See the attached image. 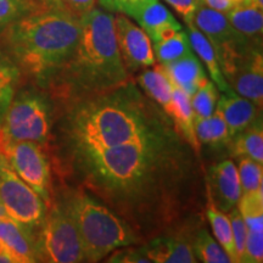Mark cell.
Instances as JSON below:
<instances>
[{"label": "cell", "instance_id": "12", "mask_svg": "<svg viewBox=\"0 0 263 263\" xmlns=\"http://www.w3.org/2000/svg\"><path fill=\"white\" fill-rule=\"evenodd\" d=\"M120 14L132 17L146 32L151 43L168 39L182 31V25L159 0H141L124 6Z\"/></svg>", "mask_w": 263, "mask_h": 263}, {"label": "cell", "instance_id": "42", "mask_svg": "<svg viewBox=\"0 0 263 263\" xmlns=\"http://www.w3.org/2000/svg\"><path fill=\"white\" fill-rule=\"evenodd\" d=\"M3 215H6V213H5V211H4V209H3L2 203H0V216H3Z\"/></svg>", "mask_w": 263, "mask_h": 263}, {"label": "cell", "instance_id": "40", "mask_svg": "<svg viewBox=\"0 0 263 263\" xmlns=\"http://www.w3.org/2000/svg\"><path fill=\"white\" fill-rule=\"evenodd\" d=\"M0 263H16L14 256L8 251L2 239H0Z\"/></svg>", "mask_w": 263, "mask_h": 263}, {"label": "cell", "instance_id": "23", "mask_svg": "<svg viewBox=\"0 0 263 263\" xmlns=\"http://www.w3.org/2000/svg\"><path fill=\"white\" fill-rule=\"evenodd\" d=\"M232 155L235 157H249L263 164V128L262 118L236 134L229 141Z\"/></svg>", "mask_w": 263, "mask_h": 263}, {"label": "cell", "instance_id": "38", "mask_svg": "<svg viewBox=\"0 0 263 263\" xmlns=\"http://www.w3.org/2000/svg\"><path fill=\"white\" fill-rule=\"evenodd\" d=\"M200 2L206 6H209V8L226 14L230 9H233L234 6L240 4L242 0H200Z\"/></svg>", "mask_w": 263, "mask_h": 263}, {"label": "cell", "instance_id": "37", "mask_svg": "<svg viewBox=\"0 0 263 263\" xmlns=\"http://www.w3.org/2000/svg\"><path fill=\"white\" fill-rule=\"evenodd\" d=\"M176 10V12L184 20L185 24H192L197 9L199 0H164Z\"/></svg>", "mask_w": 263, "mask_h": 263}, {"label": "cell", "instance_id": "36", "mask_svg": "<svg viewBox=\"0 0 263 263\" xmlns=\"http://www.w3.org/2000/svg\"><path fill=\"white\" fill-rule=\"evenodd\" d=\"M62 10L81 18L95 8V0H58Z\"/></svg>", "mask_w": 263, "mask_h": 263}, {"label": "cell", "instance_id": "3", "mask_svg": "<svg viewBox=\"0 0 263 263\" xmlns=\"http://www.w3.org/2000/svg\"><path fill=\"white\" fill-rule=\"evenodd\" d=\"M81 34V18L61 9L41 8L2 32L5 52L20 72L49 88L67 64Z\"/></svg>", "mask_w": 263, "mask_h": 263}, {"label": "cell", "instance_id": "1", "mask_svg": "<svg viewBox=\"0 0 263 263\" xmlns=\"http://www.w3.org/2000/svg\"><path fill=\"white\" fill-rule=\"evenodd\" d=\"M195 155L172 128L136 143L66 157L81 185L140 236L155 235L189 210Z\"/></svg>", "mask_w": 263, "mask_h": 263}, {"label": "cell", "instance_id": "30", "mask_svg": "<svg viewBox=\"0 0 263 263\" xmlns=\"http://www.w3.org/2000/svg\"><path fill=\"white\" fill-rule=\"evenodd\" d=\"M217 100H218V88L212 81L209 80L190 97L194 121L207 117L215 112Z\"/></svg>", "mask_w": 263, "mask_h": 263}, {"label": "cell", "instance_id": "15", "mask_svg": "<svg viewBox=\"0 0 263 263\" xmlns=\"http://www.w3.org/2000/svg\"><path fill=\"white\" fill-rule=\"evenodd\" d=\"M216 111L224 120L232 138L261 117V110L251 100L238 95L234 90L222 93L217 100Z\"/></svg>", "mask_w": 263, "mask_h": 263}, {"label": "cell", "instance_id": "16", "mask_svg": "<svg viewBox=\"0 0 263 263\" xmlns=\"http://www.w3.org/2000/svg\"><path fill=\"white\" fill-rule=\"evenodd\" d=\"M146 257L154 263H194L192 244L180 235H157L141 246Z\"/></svg>", "mask_w": 263, "mask_h": 263}, {"label": "cell", "instance_id": "11", "mask_svg": "<svg viewBox=\"0 0 263 263\" xmlns=\"http://www.w3.org/2000/svg\"><path fill=\"white\" fill-rule=\"evenodd\" d=\"M114 27L118 51L128 74L156 64L153 43L143 28L120 12L114 16Z\"/></svg>", "mask_w": 263, "mask_h": 263}, {"label": "cell", "instance_id": "18", "mask_svg": "<svg viewBox=\"0 0 263 263\" xmlns=\"http://www.w3.org/2000/svg\"><path fill=\"white\" fill-rule=\"evenodd\" d=\"M161 66L170 81L189 97L209 81L202 65L194 54Z\"/></svg>", "mask_w": 263, "mask_h": 263}, {"label": "cell", "instance_id": "5", "mask_svg": "<svg viewBox=\"0 0 263 263\" xmlns=\"http://www.w3.org/2000/svg\"><path fill=\"white\" fill-rule=\"evenodd\" d=\"M61 203L80 235L84 262H99L115 250L140 241L126 221L88 192H72Z\"/></svg>", "mask_w": 263, "mask_h": 263}, {"label": "cell", "instance_id": "39", "mask_svg": "<svg viewBox=\"0 0 263 263\" xmlns=\"http://www.w3.org/2000/svg\"><path fill=\"white\" fill-rule=\"evenodd\" d=\"M137 2H141V0H99V3L103 5V8L111 12H121L124 6Z\"/></svg>", "mask_w": 263, "mask_h": 263}, {"label": "cell", "instance_id": "14", "mask_svg": "<svg viewBox=\"0 0 263 263\" xmlns=\"http://www.w3.org/2000/svg\"><path fill=\"white\" fill-rule=\"evenodd\" d=\"M210 183L215 196V205L222 212H230L236 207L240 196H241V186L238 168L235 163L230 160L222 161L215 164L210 170ZM209 193V194H210Z\"/></svg>", "mask_w": 263, "mask_h": 263}, {"label": "cell", "instance_id": "9", "mask_svg": "<svg viewBox=\"0 0 263 263\" xmlns=\"http://www.w3.org/2000/svg\"><path fill=\"white\" fill-rule=\"evenodd\" d=\"M0 203L6 215L32 232L42 224L48 206L44 200L24 182L0 154Z\"/></svg>", "mask_w": 263, "mask_h": 263}, {"label": "cell", "instance_id": "13", "mask_svg": "<svg viewBox=\"0 0 263 263\" xmlns=\"http://www.w3.org/2000/svg\"><path fill=\"white\" fill-rule=\"evenodd\" d=\"M230 88L241 97L262 108L263 103V59L261 49L254 50L230 76Z\"/></svg>", "mask_w": 263, "mask_h": 263}, {"label": "cell", "instance_id": "26", "mask_svg": "<svg viewBox=\"0 0 263 263\" xmlns=\"http://www.w3.org/2000/svg\"><path fill=\"white\" fill-rule=\"evenodd\" d=\"M20 76L21 72L17 66L5 51L0 49V126L4 120L6 110L16 94Z\"/></svg>", "mask_w": 263, "mask_h": 263}, {"label": "cell", "instance_id": "22", "mask_svg": "<svg viewBox=\"0 0 263 263\" xmlns=\"http://www.w3.org/2000/svg\"><path fill=\"white\" fill-rule=\"evenodd\" d=\"M137 81L147 97L159 105L168 117L171 106H172L173 84L164 73L162 66L155 64L153 70H145L138 76Z\"/></svg>", "mask_w": 263, "mask_h": 263}, {"label": "cell", "instance_id": "27", "mask_svg": "<svg viewBox=\"0 0 263 263\" xmlns=\"http://www.w3.org/2000/svg\"><path fill=\"white\" fill-rule=\"evenodd\" d=\"M153 49L156 61H159L160 65H166L193 54L188 33L183 29L168 39L153 43Z\"/></svg>", "mask_w": 263, "mask_h": 263}, {"label": "cell", "instance_id": "19", "mask_svg": "<svg viewBox=\"0 0 263 263\" xmlns=\"http://www.w3.org/2000/svg\"><path fill=\"white\" fill-rule=\"evenodd\" d=\"M168 118L172 122L174 129L177 130V133L189 144L194 153L197 155L201 144L197 140L195 130H194V112L192 103H190V97L185 91H183L174 84L172 93V106H171Z\"/></svg>", "mask_w": 263, "mask_h": 263}, {"label": "cell", "instance_id": "28", "mask_svg": "<svg viewBox=\"0 0 263 263\" xmlns=\"http://www.w3.org/2000/svg\"><path fill=\"white\" fill-rule=\"evenodd\" d=\"M194 256L196 261L203 263H230V259L222 246L213 239L212 235L205 228H200L196 232L192 242Z\"/></svg>", "mask_w": 263, "mask_h": 263}, {"label": "cell", "instance_id": "24", "mask_svg": "<svg viewBox=\"0 0 263 263\" xmlns=\"http://www.w3.org/2000/svg\"><path fill=\"white\" fill-rule=\"evenodd\" d=\"M194 130L200 144L211 147L229 145L230 137L228 127L221 115L216 111L210 116L194 121Z\"/></svg>", "mask_w": 263, "mask_h": 263}, {"label": "cell", "instance_id": "20", "mask_svg": "<svg viewBox=\"0 0 263 263\" xmlns=\"http://www.w3.org/2000/svg\"><path fill=\"white\" fill-rule=\"evenodd\" d=\"M263 9L252 5L248 0H242L240 4L226 12L230 25L236 31L245 35L252 43L262 45L263 31Z\"/></svg>", "mask_w": 263, "mask_h": 263}, {"label": "cell", "instance_id": "8", "mask_svg": "<svg viewBox=\"0 0 263 263\" xmlns=\"http://www.w3.org/2000/svg\"><path fill=\"white\" fill-rule=\"evenodd\" d=\"M34 234L37 259L51 263L84 262L80 235L62 203L48 207Z\"/></svg>", "mask_w": 263, "mask_h": 263}, {"label": "cell", "instance_id": "35", "mask_svg": "<svg viewBox=\"0 0 263 263\" xmlns=\"http://www.w3.org/2000/svg\"><path fill=\"white\" fill-rule=\"evenodd\" d=\"M263 261V232L248 229L245 242L244 263H261Z\"/></svg>", "mask_w": 263, "mask_h": 263}, {"label": "cell", "instance_id": "17", "mask_svg": "<svg viewBox=\"0 0 263 263\" xmlns=\"http://www.w3.org/2000/svg\"><path fill=\"white\" fill-rule=\"evenodd\" d=\"M0 239L16 263L38 262L34 234L8 215L0 216Z\"/></svg>", "mask_w": 263, "mask_h": 263}, {"label": "cell", "instance_id": "34", "mask_svg": "<svg viewBox=\"0 0 263 263\" xmlns=\"http://www.w3.org/2000/svg\"><path fill=\"white\" fill-rule=\"evenodd\" d=\"M107 257L105 261L112 263H150V259L146 257L141 246L139 248H133V245L124 246L115 250Z\"/></svg>", "mask_w": 263, "mask_h": 263}, {"label": "cell", "instance_id": "31", "mask_svg": "<svg viewBox=\"0 0 263 263\" xmlns=\"http://www.w3.org/2000/svg\"><path fill=\"white\" fill-rule=\"evenodd\" d=\"M39 8L35 0H0V33L16 20Z\"/></svg>", "mask_w": 263, "mask_h": 263}, {"label": "cell", "instance_id": "6", "mask_svg": "<svg viewBox=\"0 0 263 263\" xmlns=\"http://www.w3.org/2000/svg\"><path fill=\"white\" fill-rule=\"evenodd\" d=\"M51 105L34 89L20 91L10 103L0 126V137L14 141L48 144L51 132Z\"/></svg>", "mask_w": 263, "mask_h": 263}, {"label": "cell", "instance_id": "32", "mask_svg": "<svg viewBox=\"0 0 263 263\" xmlns=\"http://www.w3.org/2000/svg\"><path fill=\"white\" fill-rule=\"evenodd\" d=\"M239 179L241 194L261 190L263 185L262 164L249 157H239Z\"/></svg>", "mask_w": 263, "mask_h": 263}, {"label": "cell", "instance_id": "10", "mask_svg": "<svg viewBox=\"0 0 263 263\" xmlns=\"http://www.w3.org/2000/svg\"><path fill=\"white\" fill-rule=\"evenodd\" d=\"M0 154L24 182L51 205L50 163L44 146L33 141H14L0 137Z\"/></svg>", "mask_w": 263, "mask_h": 263}, {"label": "cell", "instance_id": "33", "mask_svg": "<svg viewBox=\"0 0 263 263\" xmlns=\"http://www.w3.org/2000/svg\"><path fill=\"white\" fill-rule=\"evenodd\" d=\"M230 223H232L233 240H234L236 256H238V262L244 263L245 261V242L246 236H248V227H246L244 219L240 215L239 210L234 207L230 211L229 216Z\"/></svg>", "mask_w": 263, "mask_h": 263}, {"label": "cell", "instance_id": "25", "mask_svg": "<svg viewBox=\"0 0 263 263\" xmlns=\"http://www.w3.org/2000/svg\"><path fill=\"white\" fill-rule=\"evenodd\" d=\"M209 196V202H207L206 216L211 224L213 235L222 249L230 259V263H239L238 256H236L234 240H233V232H232V223H230L229 217L218 210L213 202L211 195Z\"/></svg>", "mask_w": 263, "mask_h": 263}, {"label": "cell", "instance_id": "21", "mask_svg": "<svg viewBox=\"0 0 263 263\" xmlns=\"http://www.w3.org/2000/svg\"><path fill=\"white\" fill-rule=\"evenodd\" d=\"M186 27H188V37L193 51H195L197 57L200 58V60L205 64L207 72L210 73V77H211L213 83L216 84V87L222 93H229V91H232L233 89L230 88V85L226 81L224 76L222 73L218 60H217L216 52L213 50L211 43L205 37V34L194 25V22L186 24Z\"/></svg>", "mask_w": 263, "mask_h": 263}, {"label": "cell", "instance_id": "29", "mask_svg": "<svg viewBox=\"0 0 263 263\" xmlns=\"http://www.w3.org/2000/svg\"><path fill=\"white\" fill-rule=\"evenodd\" d=\"M236 209L249 230L263 232V190L242 193Z\"/></svg>", "mask_w": 263, "mask_h": 263}, {"label": "cell", "instance_id": "7", "mask_svg": "<svg viewBox=\"0 0 263 263\" xmlns=\"http://www.w3.org/2000/svg\"><path fill=\"white\" fill-rule=\"evenodd\" d=\"M193 22L211 43L226 81L252 51L262 47L236 31L223 12L209 8L200 0Z\"/></svg>", "mask_w": 263, "mask_h": 263}, {"label": "cell", "instance_id": "2", "mask_svg": "<svg viewBox=\"0 0 263 263\" xmlns=\"http://www.w3.org/2000/svg\"><path fill=\"white\" fill-rule=\"evenodd\" d=\"M160 106L130 81L112 90L71 101L61 121L66 155L91 153L172 129Z\"/></svg>", "mask_w": 263, "mask_h": 263}, {"label": "cell", "instance_id": "4", "mask_svg": "<svg viewBox=\"0 0 263 263\" xmlns=\"http://www.w3.org/2000/svg\"><path fill=\"white\" fill-rule=\"evenodd\" d=\"M128 81L115 37L114 16L94 8L81 17L77 47L49 88L76 101L112 90Z\"/></svg>", "mask_w": 263, "mask_h": 263}, {"label": "cell", "instance_id": "41", "mask_svg": "<svg viewBox=\"0 0 263 263\" xmlns=\"http://www.w3.org/2000/svg\"><path fill=\"white\" fill-rule=\"evenodd\" d=\"M39 5L43 8H50V9H61L59 5L58 0H35ZM62 10V9H61Z\"/></svg>", "mask_w": 263, "mask_h": 263}]
</instances>
